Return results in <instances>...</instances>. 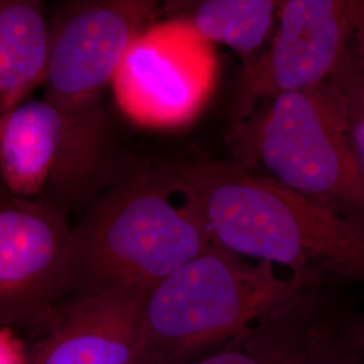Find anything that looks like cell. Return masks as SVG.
<instances>
[{
    "label": "cell",
    "mask_w": 364,
    "mask_h": 364,
    "mask_svg": "<svg viewBox=\"0 0 364 364\" xmlns=\"http://www.w3.org/2000/svg\"><path fill=\"white\" fill-rule=\"evenodd\" d=\"M350 10L353 22L352 46L364 69V0H350Z\"/></svg>",
    "instance_id": "obj_17"
},
{
    "label": "cell",
    "mask_w": 364,
    "mask_h": 364,
    "mask_svg": "<svg viewBox=\"0 0 364 364\" xmlns=\"http://www.w3.org/2000/svg\"><path fill=\"white\" fill-rule=\"evenodd\" d=\"M0 364H28L26 350L9 328H0Z\"/></svg>",
    "instance_id": "obj_16"
},
{
    "label": "cell",
    "mask_w": 364,
    "mask_h": 364,
    "mask_svg": "<svg viewBox=\"0 0 364 364\" xmlns=\"http://www.w3.org/2000/svg\"><path fill=\"white\" fill-rule=\"evenodd\" d=\"M70 225L41 200L13 198L0 205V318L38 333L64 301Z\"/></svg>",
    "instance_id": "obj_9"
},
{
    "label": "cell",
    "mask_w": 364,
    "mask_h": 364,
    "mask_svg": "<svg viewBox=\"0 0 364 364\" xmlns=\"http://www.w3.org/2000/svg\"><path fill=\"white\" fill-rule=\"evenodd\" d=\"M195 196L213 240L333 289L364 285V228L231 161L195 156L170 166Z\"/></svg>",
    "instance_id": "obj_1"
},
{
    "label": "cell",
    "mask_w": 364,
    "mask_h": 364,
    "mask_svg": "<svg viewBox=\"0 0 364 364\" xmlns=\"http://www.w3.org/2000/svg\"><path fill=\"white\" fill-rule=\"evenodd\" d=\"M162 15L154 0L66 1L49 18L43 100L66 112L103 108L132 41Z\"/></svg>",
    "instance_id": "obj_7"
},
{
    "label": "cell",
    "mask_w": 364,
    "mask_h": 364,
    "mask_svg": "<svg viewBox=\"0 0 364 364\" xmlns=\"http://www.w3.org/2000/svg\"><path fill=\"white\" fill-rule=\"evenodd\" d=\"M213 242L195 196L174 170H132L70 225L64 301L107 291L147 294Z\"/></svg>",
    "instance_id": "obj_2"
},
{
    "label": "cell",
    "mask_w": 364,
    "mask_h": 364,
    "mask_svg": "<svg viewBox=\"0 0 364 364\" xmlns=\"http://www.w3.org/2000/svg\"><path fill=\"white\" fill-rule=\"evenodd\" d=\"M275 25L263 50L242 66L232 124L264 102L326 82L353 39L350 0L279 1Z\"/></svg>",
    "instance_id": "obj_8"
},
{
    "label": "cell",
    "mask_w": 364,
    "mask_h": 364,
    "mask_svg": "<svg viewBox=\"0 0 364 364\" xmlns=\"http://www.w3.org/2000/svg\"><path fill=\"white\" fill-rule=\"evenodd\" d=\"M329 287H311L220 347L180 364H333L348 350L346 311Z\"/></svg>",
    "instance_id": "obj_10"
},
{
    "label": "cell",
    "mask_w": 364,
    "mask_h": 364,
    "mask_svg": "<svg viewBox=\"0 0 364 364\" xmlns=\"http://www.w3.org/2000/svg\"><path fill=\"white\" fill-rule=\"evenodd\" d=\"M311 287H320L213 242L146 294L136 364H180L212 351Z\"/></svg>",
    "instance_id": "obj_3"
},
{
    "label": "cell",
    "mask_w": 364,
    "mask_h": 364,
    "mask_svg": "<svg viewBox=\"0 0 364 364\" xmlns=\"http://www.w3.org/2000/svg\"><path fill=\"white\" fill-rule=\"evenodd\" d=\"M329 80L340 99L352 153L364 177V69L352 43Z\"/></svg>",
    "instance_id": "obj_14"
},
{
    "label": "cell",
    "mask_w": 364,
    "mask_h": 364,
    "mask_svg": "<svg viewBox=\"0 0 364 364\" xmlns=\"http://www.w3.org/2000/svg\"><path fill=\"white\" fill-rule=\"evenodd\" d=\"M105 109L66 112L30 100L0 115V182L14 198L66 212L103 188L114 173Z\"/></svg>",
    "instance_id": "obj_5"
},
{
    "label": "cell",
    "mask_w": 364,
    "mask_h": 364,
    "mask_svg": "<svg viewBox=\"0 0 364 364\" xmlns=\"http://www.w3.org/2000/svg\"><path fill=\"white\" fill-rule=\"evenodd\" d=\"M341 331L348 344L364 359V311L347 306L341 318Z\"/></svg>",
    "instance_id": "obj_15"
},
{
    "label": "cell",
    "mask_w": 364,
    "mask_h": 364,
    "mask_svg": "<svg viewBox=\"0 0 364 364\" xmlns=\"http://www.w3.org/2000/svg\"><path fill=\"white\" fill-rule=\"evenodd\" d=\"M278 7L275 0L169 1L162 6V14L188 22L212 45L228 46L246 64L272 37Z\"/></svg>",
    "instance_id": "obj_13"
},
{
    "label": "cell",
    "mask_w": 364,
    "mask_h": 364,
    "mask_svg": "<svg viewBox=\"0 0 364 364\" xmlns=\"http://www.w3.org/2000/svg\"><path fill=\"white\" fill-rule=\"evenodd\" d=\"M216 77L213 45L188 22L166 18L132 41L111 87L119 109L134 124L174 130L198 117Z\"/></svg>",
    "instance_id": "obj_6"
},
{
    "label": "cell",
    "mask_w": 364,
    "mask_h": 364,
    "mask_svg": "<svg viewBox=\"0 0 364 364\" xmlns=\"http://www.w3.org/2000/svg\"><path fill=\"white\" fill-rule=\"evenodd\" d=\"M225 142L236 166L279 182L364 228V177L329 78L258 105L232 124Z\"/></svg>",
    "instance_id": "obj_4"
},
{
    "label": "cell",
    "mask_w": 364,
    "mask_h": 364,
    "mask_svg": "<svg viewBox=\"0 0 364 364\" xmlns=\"http://www.w3.org/2000/svg\"><path fill=\"white\" fill-rule=\"evenodd\" d=\"M333 364H364V359L352 348L350 346L348 351L346 352L340 359H338L336 363Z\"/></svg>",
    "instance_id": "obj_18"
},
{
    "label": "cell",
    "mask_w": 364,
    "mask_h": 364,
    "mask_svg": "<svg viewBox=\"0 0 364 364\" xmlns=\"http://www.w3.org/2000/svg\"><path fill=\"white\" fill-rule=\"evenodd\" d=\"M49 18L37 0H0V115L42 85Z\"/></svg>",
    "instance_id": "obj_12"
},
{
    "label": "cell",
    "mask_w": 364,
    "mask_h": 364,
    "mask_svg": "<svg viewBox=\"0 0 364 364\" xmlns=\"http://www.w3.org/2000/svg\"><path fill=\"white\" fill-rule=\"evenodd\" d=\"M144 293L107 291L63 301L27 351L28 364H136Z\"/></svg>",
    "instance_id": "obj_11"
}]
</instances>
